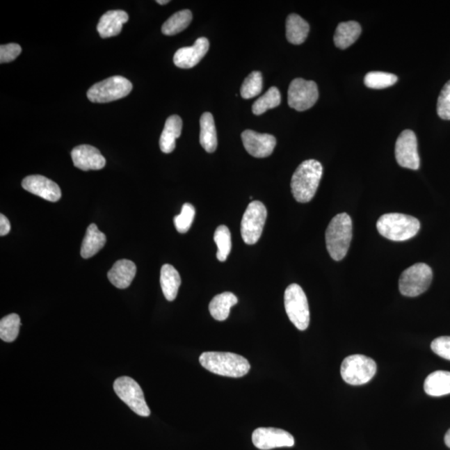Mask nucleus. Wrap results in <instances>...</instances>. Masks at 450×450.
Listing matches in <instances>:
<instances>
[{"label":"nucleus","mask_w":450,"mask_h":450,"mask_svg":"<svg viewBox=\"0 0 450 450\" xmlns=\"http://www.w3.org/2000/svg\"><path fill=\"white\" fill-rule=\"evenodd\" d=\"M267 218L266 206L253 201L248 206L241 222V236L247 245H255L262 237Z\"/></svg>","instance_id":"nucleus-10"},{"label":"nucleus","mask_w":450,"mask_h":450,"mask_svg":"<svg viewBox=\"0 0 450 450\" xmlns=\"http://www.w3.org/2000/svg\"><path fill=\"white\" fill-rule=\"evenodd\" d=\"M106 243V236L95 224H91L86 230V234L81 246V256L83 259H90L98 254Z\"/></svg>","instance_id":"nucleus-22"},{"label":"nucleus","mask_w":450,"mask_h":450,"mask_svg":"<svg viewBox=\"0 0 450 450\" xmlns=\"http://www.w3.org/2000/svg\"><path fill=\"white\" fill-rule=\"evenodd\" d=\"M214 241L218 247L217 259L220 262H226L232 249L231 242V234L228 227L225 225L218 226L214 235Z\"/></svg>","instance_id":"nucleus-30"},{"label":"nucleus","mask_w":450,"mask_h":450,"mask_svg":"<svg viewBox=\"0 0 450 450\" xmlns=\"http://www.w3.org/2000/svg\"><path fill=\"white\" fill-rule=\"evenodd\" d=\"M376 361L362 355L348 356L340 369L343 380L351 385L367 384L376 376Z\"/></svg>","instance_id":"nucleus-6"},{"label":"nucleus","mask_w":450,"mask_h":450,"mask_svg":"<svg viewBox=\"0 0 450 450\" xmlns=\"http://www.w3.org/2000/svg\"><path fill=\"white\" fill-rule=\"evenodd\" d=\"M22 51L20 46L17 44H8L0 46V63L12 62L16 60Z\"/></svg>","instance_id":"nucleus-37"},{"label":"nucleus","mask_w":450,"mask_h":450,"mask_svg":"<svg viewBox=\"0 0 450 450\" xmlns=\"http://www.w3.org/2000/svg\"><path fill=\"white\" fill-rule=\"evenodd\" d=\"M424 391L433 397H440L450 394V372H433L426 378L424 385Z\"/></svg>","instance_id":"nucleus-24"},{"label":"nucleus","mask_w":450,"mask_h":450,"mask_svg":"<svg viewBox=\"0 0 450 450\" xmlns=\"http://www.w3.org/2000/svg\"><path fill=\"white\" fill-rule=\"evenodd\" d=\"M200 363L209 372L230 378L245 376L251 367L243 356L229 352H204L200 357Z\"/></svg>","instance_id":"nucleus-1"},{"label":"nucleus","mask_w":450,"mask_h":450,"mask_svg":"<svg viewBox=\"0 0 450 450\" xmlns=\"http://www.w3.org/2000/svg\"><path fill=\"white\" fill-rule=\"evenodd\" d=\"M256 448L270 450L276 448L293 447L294 437L289 432L275 428H259L252 435Z\"/></svg>","instance_id":"nucleus-13"},{"label":"nucleus","mask_w":450,"mask_h":450,"mask_svg":"<svg viewBox=\"0 0 450 450\" xmlns=\"http://www.w3.org/2000/svg\"><path fill=\"white\" fill-rule=\"evenodd\" d=\"M181 279L179 273L170 264L163 266L161 272V285L163 296L168 301H174L178 296Z\"/></svg>","instance_id":"nucleus-27"},{"label":"nucleus","mask_w":450,"mask_h":450,"mask_svg":"<svg viewBox=\"0 0 450 450\" xmlns=\"http://www.w3.org/2000/svg\"><path fill=\"white\" fill-rule=\"evenodd\" d=\"M22 187L42 199L57 202L61 198V189L54 181L42 175H29L23 180Z\"/></svg>","instance_id":"nucleus-15"},{"label":"nucleus","mask_w":450,"mask_h":450,"mask_svg":"<svg viewBox=\"0 0 450 450\" xmlns=\"http://www.w3.org/2000/svg\"><path fill=\"white\" fill-rule=\"evenodd\" d=\"M10 221H8L6 216H4L3 214H0V235L1 236H6V235L10 232Z\"/></svg>","instance_id":"nucleus-38"},{"label":"nucleus","mask_w":450,"mask_h":450,"mask_svg":"<svg viewBox=\"0 0 450 450\" xmlns=\"http://www.w3.org/2000/svg\"><path fill=\"white\" fill-rule=\"evenodd\" d=\"M209 49V42L202 37L191 47H184L175 54V65L180 69H191L202 61Z\"/></svg>","instance_id":"nucleus-17"},{"label":"nucleus","mask_w":450,"mask_h":450,"mask_svg":"<svg viewBox=\"0 0 450 450\" xmlns=\"http://www.w3.org/2000/svg\"><path fill=\"white\" fill-rule=\"evenodd\" d=\"M74 166L83 171L102 170L106 161L95 147L83 145L75 147L71 152Z\"/></svg>","instance_id":"nucleus-16"},{"label":"nucleus","mask_w":450,"mask_h":450,"mask_svg":"<svg viewBox=\"0 0 450 450\" xmlns=\"http://www.w3.org/2000/svg\"><path fill=\"white\" fill-rule=\"evenodd\" d=\"M195 216V209L191 204H184L179 216L175 217V225L178 232L187 233Z\"/></svg>","instance_id":"nucleus-34"},{"label":"nucleus","mask_w":450,"mask_h":450,"mask_svg":"<svg viewBox=\"0 0 450 450\" xmlns=\"http://www.w3.org/2000/svg\"><path fill=\"white\" fill-rule=\"evenodd\" d=\"M200 142L206 152L214 153L217 149V131L211 113H204L200 118Z\"/></svg>","instance_id":"nucleus-21"},{"label":"nucleus","mask_w":450,"mask_h":450,"mask_svg":"<svg viewBox=\"0 0 450 450\" xmlns=\"http://www.w3.org/2000/svg\"><path fill=\"white\" fill-rule=\"evenodd\" d=\"M395 158L401 167L413 170L419 169L418 141L415 134L412 130H403L399 136L395 144Z\"/></svg>","instance_id":"nucleus-12"},{"label":"nucleus","mask_w":450,"mask_h":450,"mask_svg":"<svg viewBox=\"0 0 450 450\" xmlns=\"http://www.w3.org/2000/svg\"><path fill=\"white\" fill-rule=\"evenodd\" d=\"M444 443L450 449V428L444 436Z\"/></svg>","instance_id":"nucleus-39"},{"label":"nucleus","mask_w":450,"mask_h":450,"mask_svg":"<svg viewBox=\"0 0 450 450\" xmlns=\"http://www.w3.org/2000/svg\"><path fill=\"white\" fill-rule=\"evenodd\" d=\"M243 145L247 152L255 158H266L273 154L276 138L268 134H259L254 130H245L241 134Z\"/></svg>","instance_id":"nucleus-14"},{"label":"nucleus","mask_w":450,"mask_h":450,"mask_svg":"<svg viewBox=\"0 0 450 450\" xmlns=\"http://www.w3.org/2000/svg\"><path fill=\"white\" fill-rule=\"evenodd\" d=\"M284 307L289 321L298 330L304 331L309 327L310 314L306 294L297 284L288 286L284 293Z\"/></svg>","instance_id":"nucleus-5"},{"label":"nucleus","mask_w":450,"mask_h":450,"mask_svg":"<svg viewBox=\"0 0 450 450\" xmlns=\"http://www.w3.org/2000/svg\"><path fill=\"white\" fill-rule=\"evenodd\" d=\"M263 90V77L259 71L252 72L243 81L241 89L242 98L250 99L258 96Z\"/></svg>","instance_id":"nucleus-33"},{"label":"nucleus","mask_w":450,"mask_h":450,"mask_svg":"<svg viewBox=\"0 0 450 450\" xmlns=\"http://www.w3.org/2000/svg\"><path fill=\"white\" fill-rule=\"evenodd\" d=\"M280 103L281 95L280 90L276 87H271L266 94L255 101L253 107H252V111L255 115H262L268 109L279 106Z\"/></svg>","instance_id":"nucleus-29"},{"label":"nucleus","mask_w":450,"mask_h":450,"mask_svg":"<svg viewBox=\"0 0 450 450\" xmlns=\"http://www.w3.org/2000/svg\"><path fill=\"white\" fill-rule=\"evenodd\" d=\"M437 113L441 119L450 120V81L445 83L437 104Z\"/></svg>","instance_id":"nucleus-35"},{"label":"nucleus","mask_w":450,"mask_h":450,"mask_svg":"<svg viewBox=\"0 0 450 450\" xmlns=\"http://www.w3.org/2000/svg\"><path fill=\"white\" fill-rule=\"evenodd\" d=\"M398 81L396 75L389 73L373 71L365 75L364 85L370 89H386L394 85Z\"/></svg>","instance_id":"nucleus-32"},{"label":"nucleus","mask_w":450,"mask_h":450,"mask_svg":"<svg viewBox=\"0 0 450 450\" xmlns=\"http://www.w3.org/2000/svg\"><path fill=\"white\" fill-rule=\"evenodd\" d=\"M310 32V25L300 15L291 14L286 20V38L289 43L301 45L306 40Z\"/></svg>","instance_id":"nucleus-25"},{"label":"nucleus","mask_w":450,"mask_h":450,"mask_svg":"<svg viewBox=\"0 0 450 450\" xmlns=\"http://www.w3.org/2000/svg\"><path fill=\"white\" fill-rule=\"evenodd\" d=\"M362 29L355 21L340 23L335 33L334 41L336 46L341 49H346L359 39Z\"/></svg>","instance_id":"nucleus-26"},{"label":"nucleus","mask_w":450,"mask_h":450,"mask_svg":"<svg viewBox=\"0 0 450 450\" xmlns=\"http://www.w3.org/2000/svg\"><path fill=\"white\" fill-rule=\"evenodd\" d=\"M132 83L122 77H113L96 83L87 93L91 102L105 104L123 99L132 91Z\"/></svg>","instance_id":"nucleus-8"},{"label":"nucleus","mask_w":450,"mask_h":450,"mask_svg":"<svg viewBox=\"0 0 450 450\" xmlns=\"http://www.w3.org/2000/svg\"><path fill=\"white\" fill-rule=\"evenodd\" d=\"M20 326V318L17 314L3 317L0 321V338L4 342H14L18 337Z\"/></svg>","instance_id":"nucleus-31"},{"label":"nucleus","mask_w":450,"mask_h":450,"mask_svg":"<svg viewBox=\"0 0 450 450\" xmlns=\"http://www.w3.org/2000/svg\"><path fill=\"white\" fill-rule=\"evenodd\" d=\"M182 127L183 122L179 116L172 115L168 118L159 138V147L163 153L173 152L176 146V140L179 138L182 132Z\"/></svg>","instance_id":"nucleus-20"},{"label":"nucleus","mask_w":450,"mask_h":450,"mask_svg":"<svg viewBox=\"0 0 450 450\" xmlns=\"http://www.w3.org/2000/svg\"><path fill=\"white\" fill-rule=\"evenodd\" d=\"M116 394L134 413L142 417H148L150 410L145 401L144 392L140 385L127 376L120 377L113 383Z\"/></svg>","instance_id":"nucleus-9"},{"label":"nucleus","mask_w":450,"mask_h":450,"mask_svg":"<svg viewBox=\"0 0 450 450\" xmlns=\"http://www.w3.org/2000/svg\"><path fill=\"white\" fill-rule=\"evenodd\" d=\"M129 20L127 13L123 10H111L101 17L97 31L103 39L119 35L123 25Z\"/></svg>","instance_id":"nucleus-18"},{"label":"nucleus","mask_w":450,"mask_h":450,"mask_svg":"<svg viewBox=\"0 0 450 450\" xmlns=\"http://www.w3.org/2000/svg\"><path fill=\"white\" fill-rule=\"evenodd\" d=\"M157 3L159 4H161V6H165V4H167V3H170V0H165V1H163H163H162V0H158Z\"/></svg>","instance_id":"nucleus-40"},{"label":"nucleus","mask_w":450,"mask_h":450,"mask_svg":"<svg viewBox=\"0 0 450 450\" xmlns=\"http://www.w3.org/2000/svg\"><path fill=\"white\" fill-rule=\"evenodd\" d=\"M323 166L315 159L300 163L291 179V191L294 199L300 203H308L316 193L322 178Z\"/></svg>","instance_id":"nucleus-2"},{"label":"nucleus","mask_w":450,"mask_h":450,"mask_svg":"<svg viewBox=\"0 0 450 450\" xmlns=\"http://www.w3.org/2000/svg\"><path fill=\"white\" fill-rule=\"evenodd\" d=\"M431 350L441 358L450 360V336L435 339L431 343Z\"/></svg>","instance_id":"nucleus-36"},{"label":"nucleus","mask_w":450,"mask_h":450,"mask_svg":"<svg viewBox=\"0 0 450 450\" xmlns=\"http://www.w3.org/2000/svg\"><path fill=\"white\" fill-rule=\"evenodd\" d=\"M192 19L193 15L191 10H184L175 13L163 23L162 33L167 36L177 35L188 28Z\"/></svg>","instance_id":"nucleus-28"},{"label":"nucleus","mask_w":450,"mask_h":450,"mask_svg":"<svg viewBox=\"0 0 450 450\" xmlns=\"http://www.w3.org/2000/svg\"><path fill=\"white\" fill-rule=\"evenodd\" d=\"M353 225L346 213L339 214L332 218L326 230L327 250L331 258L340 262L346 257L352 241Z\"/></svg>","instance_id":"nucleus-3"},{"label":"nucleus","mask_w":450,"mask_h":450,"mask_svg":"<svg viewBox=\"0 0 450 450\" xmlns=\"http://www.w3.org/2000/svg\"><path fill=\"white\" fill-rule=\"evenodd\" d=\"M319 99L316 83L304 79H294L288 91V103L290 108L297 111H305L312 108Z\"/></svg>","instance_id":"nucleus-11"},{"label":"nucleus","mask_w":450,"mask_h":450,"mask_svg":"<svg viewBox=\"0 0 450 450\" xmlns=\"http://www.w3.org/2000/svg\"><path fill=\"white\" fill-rule=\"evenodd\" d=\"M136 271V266L131 260L120 259L109 271L108 279L116 288L124 289L131 284Z\"/></svg>","instance_id":"nucleus-19"},{"label":"nucleus","mask_w":450,"mask_h":450,"mask_svg":"<svg viewBox=\"0 0 450 450\" xmlns=\"http://www.w3.org/2000/svg\"><path fill=\"white\" fill-rule=\"evenodd\" d=\"M433 280L432 268L418 263L402 273L399 280V291L407 297H416L426 291Z\"/></svg>","instance_id":"nucleus-7"},{"label":"nucleus","mask_w":450,"mask_h":450,"mask_svg":"<svg viewBox=\"0 0 450 450\" xmlns=\"http://www.w3.org/2000/svg\"><path fill=\"white\" fill-rule=\"evenodd\" d=\"M382 236L393 241H405L415 236L420 230L417 218L407 214L391 213L382 216L377 222Z\"/></svg>","instance_id":"nucleus-4"},{"label":"nucleus","mask_w":450,"mask_h":450,"mask_svg":"<svg viewBox=\"0 0 450 450\" xmlns=\"http://www.w3.org/2000/svg\"><path fill=\"white\" fill-rule=\"evenodd\" d=\"M239 302L236 296L233 293L225 292L214 297L209 303V312L214 319L218 321H224L228 319L230 310Z\"/></svg>","instance_id":"nucleus-23"}]
</instances>
